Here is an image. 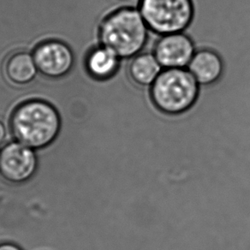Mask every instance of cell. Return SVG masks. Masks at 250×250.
Returning a JSON list of instances; mask_svg holds the SVG:
<instances>
[{
    "instance_id": "cell-1",
    "label": "cell",
    "mask_w": 250,
    "mask_h": 250,
    "mask_svg": "<svg viewBox=\"0 0 250 250\" xmlns=\"http://www.w3.org/2000/svg\"><path fill=\"white\" fill-rule=\"evenodd\" d=\"M155 37L134 5L112 11L101 20L99 27L101 45L112 50L123 60H129L146 49L151 50Z\"/></svg>"
},
{
    "instance_id": "cell-2",
    "label": "cell",
    "mask_w": 250,
    "mask_h": 250,
    "mask_svg": "<svg viewBox=\"0 0 250 250\" xmlns=\"http://www.w3.org/2000/svg\"><path fill=\"white\" fill-rule=\"evenodd\" d=\"M59 112L42 100L25 101L15 109L11 131L18 143L30 148H42L56 139L60 129Z\"/></svg>"
},
{
    "instance_id": "cell-3",
    "label": "cell",
    "mask_w": 250,
    "mask_h": 250,
    "mask_svg": "<svg viewBox=\"0 0 250 250\" xmlns=\"http://www.w3.org/2000/svg\"><path fill=\"white\" fill-rule=\"evenodd\" d=\"M149 89L154 105L168 116L192 111L202 93V87L187 68L164 69Z\"/></svg>"
},
{
    "instance_id": "cell-4",
    "label": "cell",
    "mask_w": 250,
    "mask_h": 250,
    "mask_svg": "<svg viewBox=\"0 0 250 250\" xmlns=\"http://www.w3.org/2000/svg\"><path fill=\"white\" fill-rule=\"evenodd\" d=\"M137 8L156 36L187 33L195 20L193 0H139Z\"/></svg>"
},
{
    "instance_id": "cell-5",
    "label": "cell",
    "mask_w": 250,
    "mask_h": 250,
    "mask_svg": "<svg viewBox=\"0 0 250 250\" xmlns=\"http://www.w3.org/2000/svg\"><path fill=\"white\" fill-rule=\"evenodd\" d=\"M196 50L195 42L186 32L156 36L151 45L163 69L187 68Z\"/></svg>"
},
{
    "instance_id": "cell-6",
    "label": "cell",
    "mask_w": 250,
    "mask_h": 250,
    "mask_svg": "<svg viewBox=\"0 0 250 250\" xmlns=\"http://www.w3.org/2000/svg\"><path fill=\"white\" fill-rule=\"evenodd\" d=\"M36 167L34 151L21 143L7 144L0 153V175L12 184H21L31 178Z\"/></svg>"
},
{
    "instance_id": "cell-7",
    "label": "cell",
    "mask_w": 250,
    "mask_h": 250,
    "mask_svg": "<svg viewBox=\"0 0 250 250\" xmlns=\"http://www.w3.org/2000/svg\"><path fill=\"white\" fill-rule=\"evenodd\" d=\"M33 56L39 72L49 78L64 77L73 68V52L59 41L42 42L36 46Z\"/></svg>"
},
{
    "instance_id": "cell-8",
    "label": "cell",
    "mask_w": 250,
    "mask_h": 250,
    "mask_svg": "<svg viewBox=\"0 0 250 250\" xmlns=\"http://www.w3.org/2000/svg\"><path fill=\"white\" fill-rule=\"evenodd\" d=\"M187 69L202 88L219 85L226 74V64L222 57L210 48L197 49Z\"/></svg>"
},
{
    "instance_id": "cell-9",
    "label": "cell",
    "mask_w": 250,
    "mask_h": 250,
    "mask_svg": "<svg viewBox=\"0 0 250 250\" xmlns=\"http://www.w3.org/2000/svg\"><path fill=\"white\" fill-rule=\"evenodd\" d=\"M128 63L129 60H123L112 50L101 44L88 53L86 60L87 71L101 82L129 74Z\"/></svg>"
},
{
    "instance_id": "cell-10",
    "label": "cell",
    "mask_w": 250,
    "mask_h": 250,
    "mask_svg": "<svg viewBox=\"0 0 250 250\" xmlns=\"http://www.w3.org/2000/svg\"><path fill=\"white\" fill-rule=\"evenodd\" d=\"M128 70L129 76L136 85L149 88L164 69L153 52L146 49L129 59Z\"/></svg>"
},
{
    "instance_id": "cell-11",
    "label": "cell",
    "mask_w": 250,
    "mask_h": 250,
    "mask_svg": "<svg viewBox=\"0 0 250 250\" xmlns=\"http://www.w3.org/2000/svg\"><path fill=\"white\" fill-rule=\"evenodd\" d=\"M4 75L15 85H26L34 81L38 73L33 54L16 52L8 57L4 62Z\"/></svg>"
},
{
    "instance_id": "cell-12",
    "label": "cell",
    "mask_w": 250,
    "mask_h": 250,
    "mask_svg": "<svg viewBox=\"0 0 250 250\" xmlns=\"http://www.w3.org/2000/svg\"><path fill=\"white\" fill-rule=\"evenodd\" d=\"M0 250H21V249L11 243H3L0 244Z\"/></svg>"
},
{
    "instance_id": "cell-13",
    "label": "cell",
    "mask_w": 250,
    "mask_h": 250,
    "mask_svg": "<svg viewBox=\"0 0 250 250\" xmlns=\"http://www.w3.org/2000/svg\"><path fill=\"white\" fill-rule=\"evenodd\" d=\"M6 136V129L3 122L0 120V144L4 142V138Z\"/></svg>"
},
{
    "instance_id": "cell-14",
    "label": "cell",
    "mask_w": 250,
    "mask_h": 250,
    "mask_svg": "<svg viewBox=\"0 0 250 250\" xmlns=\"http://www.w3.org/2000/svg\"><path fill=\"white\" fill-rule=\"evenodd\" d=\"M123 1H128V0H123Z\"/></svg>"
}]
</instances>
